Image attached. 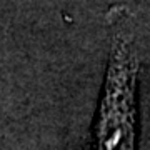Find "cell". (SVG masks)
I'll list each match as a JSON object with an SVG mask.
<instances>
[{
  "instance_id": "1",
  "label": "cell",
  "mask_w": 150,
  "mask_h": 150,
  "mask_svg": "<svg viewBox=\"0 0 150 150\" xmlns=\"http://www.w3.org/2000/svg\"><path fill=\"white\" fill-rule=\"evenodd\" d=\"M134 83L135 59L123 42H118L97 132L100 150H132L134 147Z\"/></svg>"
}]
</instances>
